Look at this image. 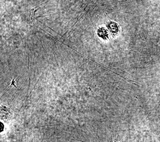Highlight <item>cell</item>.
<instances>
[{"label": "cell", "mask_w": 160, "mask_h": 142, "mask_svg": "<svg viewBox=\"0 0 160 142\" xmlns=\"http://www.w3.org/2000/svg\"><path fill=\"white\" fill-rule=\"evenodd\" d=\"M3 129H4V126H3V124L2 122H0V132H2L3 130Z\"/></svg>", "instance_id": "6da1fadb"}]
</instances>
